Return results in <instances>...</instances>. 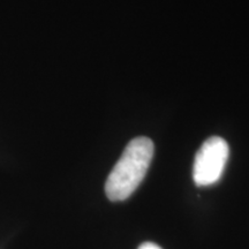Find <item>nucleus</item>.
<instances>
[{
  "label": "nucleus",
  "instance_id": "3",
  "mask_svg": "<svg viewBox=\"0 0 249 249\" xmlns=\"http://www.w3.org/2000/svg\"><path fill=\"white\" fill-rule=\"evenodd\" d=\"M139 249H161L160 246L154 244V242H144L140 246Z\"/></svg>",
  "mask_w": 249,
  "mask_h": 249
},
{
  "label": "nucleus",
  "instance_id": "1",
  "mask_svg": "<svg viewBox=\"0 0 249 249\" xmlns=\"http://www.w3.org/2000/svg\"><path fill=\"white\" fill-rule=\"evenodd\" d=\"M154 150L151 140L143 136L127 144L105 183L108 200L124 201L136 191L148 172Z\"/></svg>",
  "mask_w": 249,
  "mask_h": 249
},
{
  "label": "nucleus",
  "instance_id": "2",
  "mask_svg": "<svg viewBox=\"0 0 249 249\" xmlns=\"http://www.w3.org/2000/svg\"><path fill=\"white\" fill-rule=\"evenodd\" d=\"M229 154V144L225 140L219 136L208 139L195 156L193 179L196 185L210 186L222 178Z\"/></svg>",
  "mask_w": 249,
  "mask_h": 249
}]
</instances>
